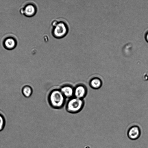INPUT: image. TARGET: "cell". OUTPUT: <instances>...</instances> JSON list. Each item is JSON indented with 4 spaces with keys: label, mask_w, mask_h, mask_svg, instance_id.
I'll list each match as a JSON object with an SVG mask.
<instances>
[{
    "label": "cell",
    "mask_w": 148,
    "mask_h": 148,
    "mask_svg": "<svg viewBox=\"0 0 148 148\" xmlns=\"http://www.w3.org/2000/svg\"><path fill=\"white\" fill-rule=\"evenodd\" d=\"M84 105V99H80L74 97L69 99L66 105V111L72 114L79 112L83 108Z\"/></svg>",
    "instance_id": "cell-3"
},
{
    "label": "cell",
    "mask_w": 148,
    "mask_h": 148,
    "mask_svg": "<svg viewBox=\"0 0 148 148\" xmlns=\"http://www.w3.org/2000/svg\"><path fill=\"white\" fill-rule=\"evenodd\" d=\"M5 120L3 115L0 113V132L4 129L5 125Z\"/></svg>",
    "instance_id": "cell-11"
},
{
    "label": "cell",
    "mask_w": 148,
    "mask_h": 148,
    "mask_svg": "<svg viewBox=\"0 0 148 148\" xmlns=\"http://www.w3.org/2000/svg\"><path fill=\"white\" fill-rule=\"evenodd\" d=\"M89 84L92 88L94 89H97L101 87L102 82L101 80L99 78L95 77L90 80Z\"/></svg>",
    "instance_id": "cell-9"
},
{
    "label": "cell",
    "mask_w": 148,
    "mask_h": 148,
    "mask_svg": "<svg viewBox=\"0 0 148 148\" xmlns=\"http://www.w3.org/2000/svg\"><path fill=\"white\" fill-rule=\"evenodd\" d=\"M38 11V7L35 3L30 2L27 3L21 9V14L26 16L31 17L34 16Z\"/></svg>",
    "instance_id": "cell-4"
},
{
    "label": "cell",
    "mask_w": 148,
    "mask_h": 148,
    "mask_svg": "<svg viewBox=\"0 0 148 148\" xmlns=\"http://www.w3.org/2000/svg\"><path fill=\"white\" fill-rule=\"evenodd\" d=\"M3 45L6 49L9 50L12 49L16 46V40L13 37H8L5 39Z\"/></svg>",
    "instance_id": "cell-8"
},
{
    "label": "cell",
    "mask_w": 148,
    "mask_h": 148,
    "mask_svg": "<svg viewBox=\"0 0 148 148\" xmlns=\"http://www.w3.org/2000/svg\"><path fill=\"white\" fill-rule=\"evenodd\" d=\"M66 99L60 89L58 88L51 90L49 92L47 98L50 106L56 109L63 108L65 104Z\"/></svg>",
    "instance_id": "cell-2"
},
{
    "label": "cell",
    "mask_w": 148,
    "mask_h": 148,
    "mask_svg": "<svg viewBox=\"0 0 148 148\" xmlns=\"http://www.w3.org/2000/svg\"><path fill=\"white\" fill-rule=\"evenodd\" d=\"M51 32L52 36L57 39L65 36L69 31V26L65 19L59 18L54 19L51 22Z\"/></svg>",
    "instance_id": "cell-1"
},
{
    "label": "cell",
    "mask_w": 148,
    "mask_h": 148,
    "mask_svg": "<svg viewBox=\"0 0 148 148\" xmlns=\"http://www.w3.org/2000/svg\"><path fill=\"white\" fill-rule=\"evenodd\" d=\"M141 134V131L140 127L137 125L131 126L128 129L127 135L128 137L132 140H135L138 139Z\"/></svg>",
    "instance_id": "cell-6"
},
{
    "label": "cell",
    "mask_w": 148,
    "mask_h": 148,
    "mask_svg": "<svg viewBox=\"0 0 148 148\" xmlns=\"http://www.w3.org/2000/svg\"><path fill=\"white\" fill-rule=\"evenodd\" d=\"M146 39L148 41V33H147L146 36Z\"/></svg>",
    "instance_id": "cell-12"
},
{
    "label": "cell",
    "mask_w": 148,
    "mask_h": 148,
    "mask_svg": "<svg viewBox=\"0 0 148 148\" xmlns=\"http://www.w3.org/2000/svg\"><path fill=\"white\" fill-rule=\"evenodd\" d=\"M74 87L69 84H65L59 88L66 98L70 99L74 97Z\"/></svg>",
    "instance_id": "cell-7"
},
{
    "label": "cell",
    "mask_w": 148,
    "mask_h": 148,
    "mask_svg": "<svg viewBox=\"0 0 148 148\" xmlns=\"http://www.w3.org/2000/svg\"><path fill=\"white\" fill-rule=\"evenodd\" d=\"M33 92L32 87L29 85H25L21 89L23 95L26 98H29L31 96Z\"/></svg>",
    "instance_id": "cell-10"
},
{
    "label": "cell",
    "mask_w": 148,
    "mask_h": 148,
    "mask_svg": "<svg viewBox=\"0 0 148 148\" xmlns=\"http://www.w3.org/2000/svg\"><path fill=\"white\" fill-rule=\"evenodd\" d=\"M87 89L86 86L82 84H79L74 87V97L84 99L87 95Z\"/></svg>",
    "instance_id": "cell-5"
}]
</instances>
